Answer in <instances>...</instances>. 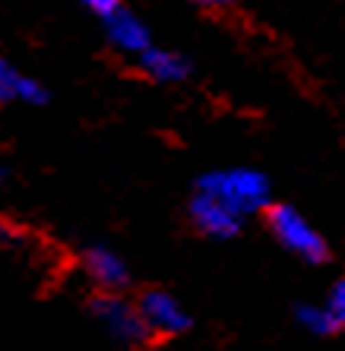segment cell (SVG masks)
<instances>
[{"mask_svg": "<svg viewBox=\"0 0 345 351\" xmlns=\"http://www.w3.org/2000/svg\"><path fill=\"white\" fill-rule=\"evenodd\" d=\"M197 190L215 196L219 203L228 209L247 215L266 213L270 209V180L266 174L254 168H222V171H209L197 180Z\"/></svg>", "mask_w": 345, "mask_h": 351, "instance_id": "6da1fadb", "label": "cell"}, {"mask_svg": "<svg viewBox=\"0 0 345 351\" xmlns=\"http://www.w3.org/2000/svg\"><path fill=\"white\" fill-rule=\"evenodd\" d=\"M10 101H23V105H45L48 101V89L38 80L19 73L10 60L0 58V105Z\"/></svg>", "mask_w": 345, "mask_h": 351, "instance_id": "9c48e42d", "label": "cell"}, {"mask_svg": "<svg viewBox=\"0 0 345 351\" xmlns=\"http://www.w3.org/2000/svg\"><path fill=\"white\" fill-rule=\"evenodd\" d=\"M266 221H270L272 237L285 247L288 254L301 256L305 263H323L326 260V241L295 206H270L266 209Z\"/></svg>", "mask_w": 345, "mask_h": 351, "instance_id": "3957f363", "label": "cell"}, {"mask_svg": "<svg viewBox=\"0 0 345 351\" xmlns=\"http://www.w3.org/2000/svg\"><path fill=\"white\" fill-rule=\"evenodd\" d=\"M80 3L89 10V13H95L99 19H105L108 13H115V10L121 7V0H80Z\"/></svg>", "mask_w": 345, "mask_h": 351, "instance_id": "7c38bea8", "label": "cell"}, {"mask_svg": "<svg viewBox=\"0 0 345 351\" xmlns=\"http://www.w3.org/2000/svg\"><path fill=\"white\" fill-rule=\"evenodd\" d=\"M323 307H326L329 317H333V323H336V332L345 329V276L333 285V291H329V298H326Z\"/></svg>", "mask_w": 345, "mask_h": 351, "instance_id": "8fae6325", "label": "cell"}, {"mask_svg": "<svg viewBox=\"0 0 345 351\" xmlns=\"http://www.w3.org/2000/svg\"><path fill=\"white\" fill-rule=\"evenodd\" d=\"M136 64H140V70L149 76V80L165 82V86L184 82L190 76V60L187 58L174 54V51L156 48V45H149L143 54H136Z\"/></svg>", "mask_w": 345, "mask_h": 351, "instance_id": "ba28073f", "label": "cell"}, {"mask_svg": "<svg viewBox=\"0 0 345 351\" xmlns=\"http://www.w3.org/2000/svg\"><path fill=\"white\" fill-rule=\"evenodd\" d=\"M295 319L307 329V332H313V335H333V332H336V323H333V317H329L326 307H311V304H301V307L295 311Z\"/></svg>", "mask_w": 345, "mask_h": 351, "instance_id": "30bf717a", "label": "cell"}, {"mask_svg": "<svg viewBox=\"0 0 345 351\" xmlns=\"http://www.w3.org/2000/svg\"><path fill=\"white\" fill-rule=\"evenodd\" d=\"M89 313L92 319L105 329V335L117 345H127V348H136V345H146L152 339L146 319H143L140 307L130 304L127 298H121L117 291H102L89 301Z\"/></svg>", "mask_w": 345, "mask_h": 351, "instance_id": "7a4b0ae2", "label": "cell"}, {"mask_svg": "<svg viewBox=\"0 0 345 351\" xmlns=\"http://www.w3.org/2000/svg\"><path fill=\"white\" fill-rule=\"evenodd\" d=\"M190 221L197 225V231H203L213 241L238 237V231L244 228V215L228 209L225 203H219L215 196L203 193V190H197L193 199H190Z\"/></svg>", "mask_w": 345, "mask_h": 351, "instance_id": "277c9868", "label": "cell"}, {"mask_svg": "<svg viewBox=\"0 0 345 351\" xmlns=\"http://www.w3.org/2000/svg\"><path fill=\"white\" fill-rule=\"evenodd\" d=\"M105 35H108V41L115 45L117 51H123V54H130V58H136V54H143V51L152 45V38H149V29H146V23H143L140 16H133L130 10L123 7H117L115 13H108L105 19Z\"/></svg>", "mask_w": 345, "mask_h": 351, "instance_id": "8992f818", "label": "cell"}, {"mask_svg": "<svg viewBox=\"0 0 345 351\" xmlns=\"http://www.w3.org/2000/svg\"><path fill=\"white\" fill-rule=\"evenodd\" d=\"M82 266H86L92 282L99 288H105V291H121V288L127 285V278H130L127 276V263H123L111 247H102V244L86 250Z\"/></svg>", "mask_w": 345, "mask_h": 351, "instance_id": "52a82bcc", "label": "cell"}, {"mask_svg": "<svg viewBox=\"0 0 345 351\" xmlns=\"http://www.w3.org/2000/svg\"><path fill=\"white\" fill-rule=\"evenodd\" d=\"M136 307H140L152 339H171V335H181L190 329L187 311H184L181 304H178V298L168 291H146Z\"/></svg>", "mask_w": 345, "mask_h": 351, "instance_id": "5b68a950", "label": "cell"}, {"mask_svg": "<svg viewBox=\"0 0 345 351\" xmlns=\"http://www.w3.org/2000/svg\"><path fill=\"white\" fill-rule=\"evenodd\" d=\"M203 10H228L235 0H197Z\"/></svg>", "mask_w": 345, "mask_h": 351, "instance_id": "4fadbf2b", "label": "cell"}, {"mask_svg": "<svg viewBox=\"0 0 345 351\" xmlns=\"http://www.w3.org/2000/svg\"><path fill=\"white\" fill-rule=\"evenodd\" d=\"M0 184H3V168H0Z\"/></svg>", "mask_w": 345, "mask_h": 351, "instance_id": "5bb4252c", "label": "cell"}]
</instances>
